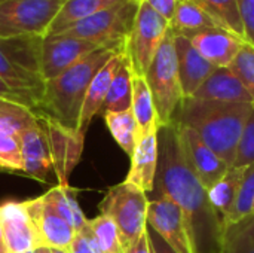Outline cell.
I'll return each mask as SVG.
<instances>
[{"label":"cell","mask_w":254,"mask_h":253,"mask_svg":"<svg viewBox=\"0 0 254 253\" xmlns=\"http://www.w3.org/2000/svg\"><path fill=\"white\" fill-rule=\"evenodd\" d=\"M155 185L161 195L183 212L193 253H219L223 225L208 201L207 189L188 164L174 124L158 130V170Z\"/></svg>","instance_id":"1"},{"label":"cell","mask_w":254,"mask_h":253,"mask_svg":"<svg viewBox=\"0 0 254 253\" xmlns=\"http://www.w3.org/2000/svg\"><path fill=\"white\" fill-rule=\"evenodd\" d=\"M254 104L183 98L173 122L198 133L229 167H232L244 125Z\"/></svg>","instance_id":"2"},{"label":"cell","mask_w":254,"mask_h":253,"mask_svg":"<svg viewBox=\"0 0 254 253\" xmlns=\"http://www.w3.org/2000/svg\"><path fill=\"white\" fill-rule=\"evenodd\" d=\"M116 51L100 48L73 64L60 76L45 82L39 110L54 118L64 127L79 130L80 113L88 86L97 72L115 55Z\"/></svg>","instance_id":"3"},{"label":"cell","mask_w":254,"mask_h":253,"mask_svg":"<svg viewBox=\"0 0 254 253\" xmlns=\"http://www.w3.org/2000/svg\"><path fill=\"white\" fill-rule=\"evenodd\" d=\"M144 79L153 98L158 125L167 127L173 124L174 115L185 97L182 92L174 48V34L171 30L162 40L153 61L144 75Z\"/></svg>","instance_id":"4"},{"label":"cell","mask_w":254,"mask_h":253,"mask_svg":"<svg viewBox=\"0 0 254 253\" xmlns=\"http://www.w3.org/2000/svg\"><path fill=\"white\" fill-rule=\"evenodd\" d=\"M140 0H121L119 3L71 25L61 34L92 42L101 48L125 52Z\"/></svg>","instance_id":"5"},{"label":"cell","mask_w":254,"mask_h":253,"mask_svg":"<svg viewBox=\"0 0 254 253\" xmlns=\"http://www.w3.org/2000/svg\"><path fill=\"white\" fill-rule=\"evenodd\" d=\"M147 206L146 192L128 182L112 186L98 204L101 215L109 216L115 222L125 252L147 230Z\"/></svg>","instance_id":"6"},{"label":"cell","mask_w":254,"mask_h":253,"mask_svg":"<svg viewBox=\"0 0 254 253\" xmlns=\"http://www.w3.org/2000/svg\"><path fill=\"white\" fill-rule=\"evenodd\" d=\"M65 0H0V39L42 36Z\"/></svg>","instance_id":"7"},{"label":"cell","mask_w":254,"mask_h":253,"mask_svg":"<svg viewBox=\"0 0 254 253\" xmlns=\"http://www.w3.org/2000/svg\"><path fill=\"white\" fill-rule=\"evenodd\" d=\"M168 31L170 21L141 0L125 48V55L129 61L132 75H146Z\"/></svg>","instance_id":"8"},{"label":"cell","mask_w":254,"mask_h":253,"mask_svg":"<svg viewBox=\"0 0 254 253\" xmlns=\"http://www.w3.org/2000/svg\"><path fill=\"white\" fill-rule=\"evenodd\" d=\"M37 113L46 133L52 167L57 174L58 185L67 186L68 176L80 160L85 136L79 130L64 127L63 124L40 110H37Z\"/></svg>","instance_id":"9"},{"label":"cell","mask_w":254,"mask_h":253,"mask_svg":"<svg viewBox=\"0 0 254 253\" xmlns=\"http://www.w3.org/2000/svg\"><path fill=\"white\" fill-rule=\"evenodd\" d=\"M24 206L33 228L36 249H70L76 231L58 215L45 195L24 201Z\"/></svg>","instance_id":"10"},{"label":"cell","mask_w":254,"mask_h":253,"mask_svg":"<svg viewBox=\"0 0 254 253\" xmlns=\"http://www.w3.org/2000/svg\"><path fill=\"white\" fill-rule=\"evenodd\" d=\"M147 227L152 228L176 253H193L185 215L168 197L159 195L149 201Z\"/></svg>","instance_id":"11"},{"label":"cell","mask_w":254,"mask_h":253,"mask_svg":"<svg viewBox=\"0 0 254 253\" xmlns=\"http://www.w3.org/2000/svg\"><path fill=\"white\" fill-rule=\"evenodd\" d=\"M100 48L101 46L92 42L67 36V34L45 36L42 42V55H40V67L45 82L60 76L73 64L80 61L83 57Z\"/></svg>","instance_id":"12"},{"label":"cell","mask_w":254,"mask_h":253,"mask_svg":"<svg viewBox=\"0 0 254 253\" xmlns=\"http://www.w3.org/2000/svg\"><path fill=\"white\" fill-rule=\"evenodd\" d=\"M180 140L182 151L192 171L196 174L202 186L208 191L217 180H220L225 173L231 169L211 148H208L204 140L189 127L173 122Z\"/></svg>","instance_id":"13"},{"label":"cell","mask_w":254,"mask_h":253,"mask_svg":"<svg viewBox=\"0 0 254 253\" xmlns=\"http://www.w3.org/2000/svg\"><path fill=\"white\" fill-rule=\"evenodd\" d=\"M195 49L216 69H229L244 46L246 40L222 28H207L189 36Z\"/></svg>","instance_id":"14"},{"label":"cell","mask_w":254,"mask_h":253,"mask_svg":"<svg viewBox=\"0 0 254 253\" xmlns=\"http://www.w3.org/2000/svg\"><path fill=\"white\" fill-rule=\"evenodd\" d=\"M174 48H176L182 92L185 98H189L214 73L216 67L210 64L195 49V46L190 43L189 37L186 36L174 34Z\"/></svg>","instance_id":"15"},{"label":"cell","mask_w":254,"mask_h":253,"mask_svg":"<svg viewBox=\"0 0 254 253\" xmlns=\"http://www.w3.org/2000/svg\"><path fill=\"white\" fill-rule=\"evenodd\" d=\"M18 139L24 160V173L40 182H45L48 173L52 171L54 167L46 133L40 122V118L34 125L24 130L18 136Z\"/></svg>","instance_id":"16"},{"label":"cell","mask_w":254,"mask_h":253,"mask_svg":"<svg viewBox=\"0 0 254 253\" xmlns=\"http://www.w3.org/2000/svg\"><path fill=\"white\" fill-rule=\"evenodd\" d=\"M158 130H153L137 140L131 155V169L125 179V182L137 186L143 192H152L155 189L158 170Z\"/></svg>","instance_id":"17"},{"label":"cell","mask_w":254,"mask_h":253,"mask_svg":"<svg viewBox=\"0 0 254 253\" xmlns=\"http://www.w3.org/2000/svg\"><path fill=\"white\" fill-rule=\"evenodd\" d=\"M0 224L9 253H25L36 249L33 228L24 203L7 201L0 206Z\"/></svg>","instance_id":"18"},{"label":"cell","mask_w":254,"mask_h":253,"mask_svg":"<svg viewBox=\"0 0 254 253\" xmlns=\"http://www.w3.org/2000/svg\"><path fill=\"white\" fill-rule=\"evenodd\" d=\"M189 98L254 104L252 95L231 69H216L214 73Z\"/></svg>","instance_id":"19"},{"label":"cell","mask_w":254,"mask_h":253,"mask_svg":"<svg viewBox=\"0 0 254 253\" xmlns=\"http://www.w3.org/2000/svg\"><path fill=\"white\" fill-rule=\"evenodd\" d=\"M125 57V52H118L115 54L94 76V79L91 81L86 95H85V101H83V107H82V113H80V122H79V131L85 136L91 121L95 115H98L103 109V104L106 101L110 84L113 81V76L116 73V70L119 69L122 60Z\"/></svg>","instance_id":"20"},{"label":"cell","mask_w":254,"mask_h":253,"mask_svg":"<svg viewBox=\"0 0 254 253\" xmlns=\"http://www.w3.org/2000/svg\"><path fill=\"white\" fill-rule=\"evenodd\" d=\"M244 173H246V167H231L225 173V176L207 191L208 201L214 209V212L217 213L223 228L231 224L232 212L238 198Z\"/></svg>","instance_id":"21"},{"label":"cell","mask_w":254,"mask_h":253,"mask_svg":"<svg viewBox=\"0 0 254 253\" xmlns=\"http://www.w3.org/2000/svg\"><path fill=\"white\" fill-rule=\"evenodd\" d=\"M119 1L121 0H65L63 7L57 13L55 19L52 21L48 34H61L71 25L77 24L79 21H83Z\"/></svg>","instance_id":"22"},{"label":"cell","mask_w":254,"mask_h":253,"mask_svg":"<svg viewBox=\"0 0 254 253\" xmlns=\"http://www.w3.org/2000/svg\"><path fill=\"white\" fill-rule=\"evenodd\" d=\"M131 112L137 124V140L153 130H158V118L153 98L144 76L132 75V103Z\"/></svg>","instance_id":"23"},{"label":"cell","mask_w":254,"mask_h":253,"mask_svg":"<svg viewBox=\"0 0 254 253\" xmlns=\"http://www.w3.org/2000/svg\"><path fill=\"white\" fill-rule=\"evenodd\" d=\"M214 27L219 25L193 0H179L173 19L170 21V30L174 34H182L186 37Z\"/></svg>","instance_id":"24"},{"label":"cell","mask_w":254,"mask_h":253,"mask_svg":"<svg viewBox=\"0 0 254 253\" xmlns=\"http://www.w3.org/2000/svg\"><path fill=\"white\" fill-rule=\"evenodd\" d=\"M131 103H132V70L125 55L119 69L113 76L101 112L103 113L125 112L131 109Z\"/></svg>","instance_id":"25"},{"label":"cell","mask_w":254,"mask_h":253,"mask_svg":"<svg viewBox=\"0 0 254 253\" xmlns=\"http://www.w3.org/2000/svg\"><path fill=\"white\" fill-rule=\"evenodd\" d=\"M45 197L52 204V207L58 212V215L76 233H79L86 225L88 219L83 216V213H82V210H80V207L77 204L74 189H71L68 185L67 186L57 185L49 192H46Z\"/></svg>","instance_id":"26"},{"label":"cell","mask_w":254,"mask_h":253,"mask_svg":"<svg viewBox=\"0 0 254 253\" xmlns=\"http://www.w3.org/2000/svg\"><path fill=\"white\" fill-rule=\"evenodd\" d=\"M219 253H254V213L223 228Z\"/></svg>","instance_id":"27"},{"label":"cell","mask_w":254,"mask_h":253,"mask_svg":"<svg viewBox=\"0 0 254 253\" xmlns=\"http://www.w3.org/2000/svg\"><path fill=\"white\" fill-rule=\"evenodd\" d=\"M103 115L106 125L116 143L131 157L137 143V124L131 109L125 112H107Z\"/></svg>","instance_id":"28"},{"label":"cell","mask_w":254,"mask_h":253,"mask_svg":"<svg viewBox=\"0 0 254 253\" xmlns=\"http://www.w3.org/2000/svg\"><path fill=\"white\" fill-rule=\"evenodd\" d=\"M193 1L198 3L214 19V22L219 27L244 39V30L240 19L237 0H193Z\"/></svg>","instance_id":"29"},{"label":"cell","mask_w":254,"mask_h":253,"mask_svg":"<svg viewBox=\"0 0 254 253\" xmlns=\"http://www.w3.org/2000/svg\"><path fill=\"white\" fill-rule=\"evenodd\" d=\"M39 119L37 112L15 101L0 98V131L19 136L24 130L34 125Z\"/></svg>","instance_id":"30"},{"label":"cell","mask_w":254,"mask_h":253,"mask_svg":"<svg viewBox=\"0 0 254 253\" xmlns=\"http://www.w3.org/2000/svg\"><path fill=\"white\" fill-rule=\"evenodd\" d=\"M88 227L95 236L103 253H125L121 245L119 231L115 222L106 216L100 215L94 219H88Z\"/></svg>","instance_id":"31"},{"label":"cell","mask_w":254,"mask_h":253,"mask_svg":"<svg viewBox=\"0 0 254 253\" xmlns=\"http://www.w3.org/2000/svg\"><path fill=\"white\" fill-rule=\"evenodd\" d=\"M254 207V164L246 167V173L243 177V183L240 186L238 198L232 212L231 224L238 222L250 215H253Z\"/></svg>","instance_id":"32"},{"label":"cell","mask_w":254,"mask_h":253,"mask_svg":"<svg viewBox=\"0 0 254 253\" xmlns=\"http://www.w3.org/2000/svg\"><path fill=\"white\" fill-rule=\"evenodd\" d=\"M0 169L4 171H24L19 139L4 131H0Z\"/></svg>","instance_id":"33"},{"label":"cell","mask_w":254,"mask_h":253,"mask_svg":"<svg viewBox=\"0 0 254 253\" xmlns=\"http://www.w3.org/2000/svg\"><path fill=\"white\" fill-rule=\"evenodd\" d=\"M238 79L243 82L254 103V48L249 43H244L235 61L229 67Z\"/></svg>","instance_id":"34"},{"label":"cell","mask_w":254,"mask_h":253,"mask_svg":"<svg viewBox=\"0 0 254 253\" xmlns=\"http://www.w3.org/2000/svg\"><path fill=\"white\" fill-rule=\"evenodd\" d=\"M252 164H254V109L244 125L232 167H249Z\"/></svg>","instance_id":"35"},{"label":"cell","mask_w":254,"mask_h":253,"mask_svg":"<svg viewBox=\"0 0 254 253\" xmlns=\"http://www.w3.org/2000/svg\"><path fill=\"white\" fill-rule=\"evenodd\" d=\"M246 43L254 48V0H237Z\"/></svg>","instance_id":"36"},{"label":"cell","mask_w":254,"mask_h":253,"mask_svg":"<svg viewBox=\"0 0 254 253\" xmlns=\"http://www.w3.org/2000/svg\"><path fill=\"white\" fill-rule=\"evenodd\" d=\"M143 1H146L155 12H158L161 16H164L168 21L173 19V15L179 3V0H143Z\"/></svg>","instance_id":"37"},{"label":"cell","mask_w":254,"mask_h":253,"mask_svg":"<svg viewBox=\"0 0 254 253\" xmlns=\"http://www.w3.org/2000/svg\"><path fill=\"white\" fill-rule=\"evenodd\" d=\"M0 98H3V100H9V101H15V103H19V104H22V106H27V107H30L31 110H34V107H33V104L27 100V98H24L22 95H19V94H16L13 89H10L1 79H0ZM36 112V110H34Z\"/></svg>","instance_id":"38"},{"label":"cell","mask_w":254,"mask_h":253,"mask_svg":"<svg viewBox=\"0 0 254 253\" xmlns=\"http://www.w3.org/2000/svg\"><path fill=\"white\" fill-rule=\"evenodd\" d=\"M147 237H149V245H150L152 253H176L149 227H147Z\"/></svg>","instance_id":"39"},{"label":"cell","mask_w":254,"mask_h":253,"mask_svg":"<svg viewBox=\"0 0 254 253\" xmlns=\"http://www.w3.org/2000/svg\"><path fill=\"white\" fill-rule=\"evenodd\" d=\"M70 253H95L92 251V248L89 246L88 240L85 239V236L82 233H76V237L68 249Z\"/></svg>","instance_id":"40"},{"label":"cell","mask_w":254,"mask_h":253,"mask_svg":"<svg viewBox=\"0 0 254 253\" xmlns=\"http://www.w3.org/2000/svg\"><path fill=\"white\" fill-rule=\"evenodd\" d=\"M125 253H152V251H150V245H149V237H147V230H146V233L138 239V242H137L132 248H129Z\"/></svg>","instance_id":"41"},{"label":"cell","mask_w":254,"mask_h":253,"mask_svg":"<svg viewBox=\"0 0 254 253\" xmlns=\"http://www.w3.org/2000/svg\"><path fill=\"white\" fill-rule=\"evenodd\" d=\"M0 253H9L6 248V242H4V233H3V227L0 224Z\"/></svg>","instance_id":"42"},{"label":"cell","mask_w":254,"mask_h":253,"mask_svg":"<svg viewBox=\"0 0 254 253\" xmlns=\"http://www.w3.org/2000/svg\"><path fill=\"white\" fill-rule=\"evenodd\" d=\"M34 253H52V252H51V249H48V248H37V249H34Z\"/></svg>","instance_id":"43"},{"label":"cell","mask_w":254,"mask_h":253,"mask_svg":"<svg viewBox=\"0 0 254 253\" xmlns=\"http://www.w3.org/2000/svg\"><path fill=\"white\" fill-rule=\"evenodd\" d=\"M52 253H70L68 251H64V249H51Z\"/></svg>","instance_id":"44"},{"label":"cell","mask_w":254,"mask_h":253,"mask_svg":"<svg viewBox=\"0 0 254 253\" xmlns=\"http://www.w3.org/2000/svg\"><path fill=\"white\" fill-rule=\"evenodd\" d=\"M0 171H4V170H3V169H0Z\"/></svg>","instance_id":"45"},{"label":"cell","mask_w":254,"mask_h":253,"mask_svg":"<svg viewBox=\"0 0 254 253\" xmlns=\"http://www.w3.org/2000/svg\"><path fill=\"white\" fill-rule=\"evenodd\" d=\"M253 213H254V207H253Z\"/></svg>","instance_id":"46"}]
</instances>
